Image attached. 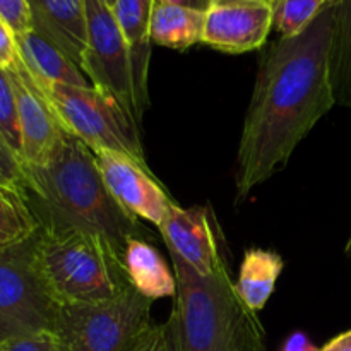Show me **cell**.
Returning <instances> with one entry per match:
<instances>
[{
  "label": "cell",
  "mask_w": 351,
  "mask_h": 351,
  "mask_svg": "<svg viewBox=\"0 0 351 351\" xmlns=\"http://www.w3.org/2000/svg\"><path fill=\"white\" fill-rule=\"evenodd\" d=\"M281 351H321L312 345L311 339L304 332H293L287 341L283 343Z\"/></svg>",
  "instance_id": "83f0119b"
},
{
  "label": "cell",
  "mask_w": 351,
  "mask_h": 351,
  "mask_svg": "<svg viewBox=\"0 0 351 351\" xmlns=\"http://www.w3.org/2000/svg\"><path fill=\"white\" fill-rule=\"evenodd\" d=\"M36 235L0 252V346L21 336L55 331L60 305L38 273Z\"/></svg>",
  "instance_id": "52a82bcc"
},
{
  "label": "cell",
  "mask_w": 351,
  "mask_h": 351,
  "mask_svg": "<svg viewBox=\"0 0 351 351\" xmlns=\"http://www.w3.org/2000/svg\"><path fill=\"white\" fill-rule=\"evenodd\" d=\"M158 230L167 249L173 250L201 276L211 274L226 259L218 221L209 206L184 209L171 202Z\"/></svg>",
  "instance_id": "30bf717a"
},
{
  "label": "cell",
  "mask_w": 351,
  "mask_h": 351,
  "mask_svg": "<svg viewBox=\"0 0 351 351\" xmlns=\"http://www.w3.org/2000/svg\"><path fill=\"white\" fill-rule=\"evenodd\" d=\"M206 10L184 3L154 0L151 10V41L171 50H187L202 43Z\"/></svg>",
  "instance_id": "e0dca14e"
},
{
  "label": "cell",
  "mask_w": 351,
  "mask_h": 351,
  "mask_svg": "<svg viewBox=\"0 0 351 351\" xmlns=\"http://www.w3.org/2000/svg\"><path fill=\"white\" fill-rule=\"evenodd\" d=\"M0 184L9 187H24V165L16 153L9 147V144L0 137Z\"/></svg>",
  "instance_id": "d4e9b609"
},
{
  "label": "cell",
  "mask_w": 351,
  "mask_h": 351,
  "mask_svg": "<svg viewBox=\"0 0 351 351\" xmlns=\"http://www.w3.org/2000/svg\"><path fill=\"white\" fill-rule=\"evenodd\" d=\"M23 192L40 230L81 228L98 233L120 257L132 239L153 240L146 226L110 194L95 153L69 132L47 163L24 167Z\"/></svg>",
  "instance_id": "7a4b0ae2"
},
{
  "label": "cell",
  "mask_w": 351,
  "mask_h": 351,
  "mask_svg": "<svg viewBox=\"0 0 351 351\" xmlns=\"http://www.w3.org/2000/svg\"><path fill=\"white\" fill-rule=\"evenodd\" d=\"M345 252H346V256L351 257V226H350V235H348V240H346Z\"/></svg>",
  "instance_id": "1f68e13d"
},
{
  "label": "cell",
  "mask_w": 351,
  "mask_h": 351,
  "mask_svg": "<svg viewBox=\"0 0 351 351\" xmlns=\"http://www.w3.org/2000/svg\"><path fill=\"white\" fill-rule=\"evenodd\" d=\"M153 2L154 0H117L112 9L129 50L134 93H136L137 113L141 120L149 106L147 75H149L151 45H153L149 29Z\"/></svg>",
  "instance_id": "4fadbf2b"
},
{
  "label": "cell",
  "mask_w": 351,
  "mask_h": 351,
  "mask_svg": "<svg viewBox=\"0 0 351 351\" xmlns=\"http://www.w3.org/2000/svg\"><path fill=\"white\" fill-rule=\"evenodd\" d=\"M86 23L88 41L79 67L95 88L113 96L141 125L129 50L113 10L103 0H86Z\"/></svg>",
  "instance_id": "ba28073f"
},
{
  "label": "cell",
  "mask_w": 351,
  "mask_h": 351,
  "mask_svg": "<svg viewBox=\"0 0 351 351\" xmlns=\"http://www.w3.org/2000/svg\"><path fill=\"white\" fill-rule=\"evenodd\" d=\"M33 29L81 64L88 41L86 0H27Z\"/></svg>",
  "instance_id": "5bb4252c"
},
{
  "label": "cell",
  "mask_w": 351,
  "mask_h": 351,
  "mask_svg": "<svg viewBox=\"0 0 351 351\" xmlns=\"http://www.w3.org/2000/svg\"><path fill=\"white\" fill-rule=\"evenodd\" d=\"M103 2H105L106 5L110 7V9H113V5H115V2H117V0H103Z\"/></svg>",
  "instance_id": "d6a6232c"
},
{
  "label": "cell",
  "mask_w": 351,
  "mask_h": 351,
  "mask_svg": "<svg viewBox=\"0 0 351 351\" xmlns=\"http://www.w3.org/2000/svg\"><path fill=\"white\" fill-rule=\"evenodd\" d=\"M0 351H67V348L55 331H41L9 339L0 346Z\"/></svg>",
  "instance_id": "603a6c76"
},
{
  "label": "cell",
  "mask_w": 351,
  "mask_h": 351,
  "mask_svg": "<svg viewBox=\"0 0 351 351\" xmlns=\"http://www.w3.org/2000/svg\"><path fill=\"white\" fill-rule=\"evenodd\" d=\"M321 351H326V350H324V348H321Z\"/></svg>",
  "instance_id": "836d02e7"
},
{
  "label": "cell",
  "mask_w": 351,
  "mask_h": 351,
  "mask_svg": "<svg viewBox=\"0 0 351 351\" xmlns=\"http://www.w3.org/2000/svg\"><path fill=\"white\" fill-rule=\"evenodd\" d=\"M19 64V48L14 31L0 19V71H12Z\"/></svg>",
  "instance_id": "484cf974"
},
{
  "label": "cell",
  "mask_w": 351,
  "mask_h": 351,
  "mask_svg": "<svg viewBox=\"0 0 351 351\" xmlns=\"http://www.w3.org/2000/svg\"><path fill=\"white\" fill-rule=\"evenodd\" d=\"M335 7L261 55L237 153L239 202L283 170L298 144L336 105L328 71Z\"/></svg>",
  "instance_id": "6da1fadb"
},
{
  "label": "cell",
  "mask_w": 351,
  "mask_h": 351,
  "mask_svg": "<svg viewBox=\"0 0 351 351\" xmlns=\"http://www.w3.org/2000/svg\"><path fill=\"white\" fill-rule=\"evenodd\" d=\"M151 305L129 283L110 300L60 305L55 332L67 351H134L154 326Z\"/></svg>",
  "instance_id": "8992f818"
},
{
  "label": "cell",
  "mask_w": 351,
  "mask_h": 351,
  "mask_svg": "<svg viewBox=\"0 0 351 351\" xmlns=\"http://www.w3.org/2000/svg\"><path fill=\"white\" fill-rule=\"evenodd\" d=\"M16 38L21 64L36 84L93 86L72 58L34 29Z\"/></svg>",
  "instance_id": "9a60e30c"
},
{
  "label": "cell",
  "mask_w": 351,
  "mask_h": 351,
  "mask_svg": "<svg viewBox=\"0 0 351 351\" xmlns=\"http://www.w3.org/2000/svg\"><path fill=\"white\" fill-rule=\"evenodd\" d=\"M168 254L177 280L163 324L168 351H269L263 322L237 291L226 259L201 276L173 250Z\"/></svg>",
  "instance_id": "3957f363"
},
{
  "label": "cell",
  "mask_w": 351,
  "mask_h": 351,
  "mask_svg": "<svg viewBox=\"0 0 351 351\" xmlns=\"http://www.w3.org/2000/svg\"><path fill=\"white\" fill-rule=\"evenodd\" d=\"M34 261L58 305L98 304L117 297L129 285L115 247L88 230H40Z\"/></svg>",
  "instance_id": "277c9868"
},
{
  "label": "cell",
  "mask_w": 351,
  "mask_h": 351,
  "mask_svg": "<svg viewBox=\"0 0 351 351\" xmlns=\"http://www.w3.org/2000/svg\"><path fill=\"white\" fill-rule=\"evenodd\" d=\"M17 98L21 127V160L24 167H41L50 160L55 147L64 137V127L58 123L50 105L40 89L33 84L23 64L9 71Z\"/></svg>",
  "instance_id": "7c38bea8"
},
{
  "label": "cell",
  "mask_w": 351,
  "mask_h": 351,
  "mask_svg": "<svg viewBox=\"0 0 351 351\" xmlns=\"http://www.w3.org/2000/svg\"><path fill=\"white\" fill-rule=\"evenodd\" d=\"M185 5L206 10V9H208V5H209V0H185Z\"/></svg>",
  "instance_id": "f546056e"
},
{
  "label": "cell",
  "mask_w": 351,
  "mask_h": 351,
  "mask_svg": "<svg viewBox=\"0 0 351 351\" xmlns=\"http://www.w3.org/2000/svg\"><path fill=\"white\" fill-rule=\"evenodd\" d=\"M339 0H273V29L295 36Z\"/></svg>",
  "instance_id": "44dd1931"
},
{
  "label": "cell",
  "mask_w": 351,
  "mask_h": 351,
  "mask_svg": "<svg viewBox=\"0 0 351 351\" xmlns=\"http://www.w3.org/2000/svg\"><path fill=\"white\" fill-rule=\"evenodd\" d=\"M326 351H351V329L343 332V335L336 336L335 339L324 346Z\"/></svg>",
  "instance_id": "f1b7e54d"
},
{
  "label": "cell",
  "mask_w": 351,
  "mask_h": 351,
  "mask_svg": "<svg viewBox=\"0 0 351 351\" xmlns=\"http://www.w3.org/2000/svg\"><path fill=\"white\" fill-rule=\"evenodd\" d=\"M40 232V221L24 192L0 184V252L21 245Z\"/></svg>",
  "instance_id": "ffe728a7"
},
{
  "label": "cell",
  "mask_w": 351,
  "mask_h": 351,
  "mask_svg": "<svg viewBox=\"0 0 351 351\" xmlns=\"http://www.w3.org/2000/svg\"><path fill=\"white\" fill-rule=\"evenodd\" d=\"M122 266L129 283L151 300L175 297L177 280L156 247L144 239H132L122 252Z\"/></svg>",
  "instance_id": "2e32d148"
},
{
  "label": "cell",
  "mask_w": 351,
  "mask_h": 351,
  "mask_svg": "<svg viewBox=\"0 0 351 351\" xmlns=\"http://www.w3.org/2000/svg\"><path fill=\"white\" fill-rule=\"evenodd\" d=\"M0 137L9 144L10 149L21 160L23 143H21L19 112H17V98L9 71H0Z\"/></svg>",
  "instance_id": "7402d4cb"
},
{
  "label": "cell",
  "mask_w": 351,
  "mask_h": 351,
  "mask_svg": "<svg viewBox=\"0 0 351 351\" xmlns=\"http://www.w3.org/2000/svg\"><path fill=\"white\" fill-rule=\"evenodd\" d=\"M328 71L335 103L351 110V0L335 7Z\"/></svg>",
  "instance_id": "d6986e66"
},
{
  "label": "cell",
  "mask_w": 351,
  "mask_h": 351,
  "mask_svg": "<svg viewBox=\"0 0 351 351\" xmlns=\"http://www.w3.org/2000/svg\"><path fill=\"white\" fill-rule=\"evenodd\" d=\"M273 29V3L213 2L206 9L202 43L223 53L259 50Z\"/></svg>",
  "instance_id": "8fae6325"
},
{
  "label": "cell",
  "mask_w": 351,
  "mask_h": 351,
  "mask_svg": "<svg viewBox=\"0 0 351 351\" xmlns=\"http://www.w3.org/2000/svg\"><path fill=\"white\" fill-rule=\"evenodd\" d=\"M213 2H225V0H209V3ZM235 2H261V3H273V0H235Z\"/></svg>",
  "instance_id": "4dcf8cb0"
},
{
  "label": "cell",
  "mask_w": 351,
  "mask_h": 351,
  "mask_svg": "<svg viewBox=\"0 0 351 351\" xmlns=\"http://www.w3.org/2000/svg\"><path fill=\"white\" fill-rule=\"evenodd\" d=\"M95 156L103 180L115 201L137 219L153 223L160 228L173 201L151 173L149 167L112 151H99Z\"/></svg>",
  "instance_id": "9c48e42d"
},
{
  "label": "cell",
  "mask_w": 351,
  "mask_h": 351,
  "mask_svg": "<svg viewBox=\"0 0 351 351\" xmlns=\"http://www.w3.org/2000/svg\"><path fill=\"white\" fill-rule=\"evenodd\" d=\"M285 261L274 250L249 249L240 264L237 291L254 312L263 311L264 305L276 290V281L283 273Z\"/></svg>",
  "instance_id": "ac0fdd59"
},
{
  "label": "cell",
  "mask_w": 351,
  "mask_h": 351,
  "mask_svg": "<svg viewBox=\"0 0 351 351\" xmlns=\"http://www.w3.org/2000/svg\"><path fill=\"white\" fill-rule=\"evenodd\" d=\"M0 19L16 36L33 31V14L27 0H0Z\"/></svg>",
  "instance_id": "cb8c5ba5"
},
{
  "label": "cell",
  "mask_w": 351,
  "mask_h": 351,
  "mask_svg": "<svg viewBox=\"0 0 351 351\" xmlns=\"http://www.w3.org/2000/svg\"><path fill=\"white\" fill-rule=\"evenodd\" d=\"M134 351H168L167 348V336H165V326L154 324L143 339L139 345L136 346Z\"/></svg>",
  "instance_id": "4316f807"
},
{
  "label": "cell",
  "mask_w": 351,
  "mask_h": 351,
  "mask_svg": "<svg viewBox=\"0 0 351 351\" xmlns=\"http://www.w3.org/2000/svg\"><path fill=\"white\" fill-rule=\"evenodd\" d=\"M33 84L65 132L77 137L93 153L112 151L147 165L139 125L113 96L95 86L36 84L34 81Z\"/></svg>",
  "instance_id": "5b68a950"
}]
</instances>
